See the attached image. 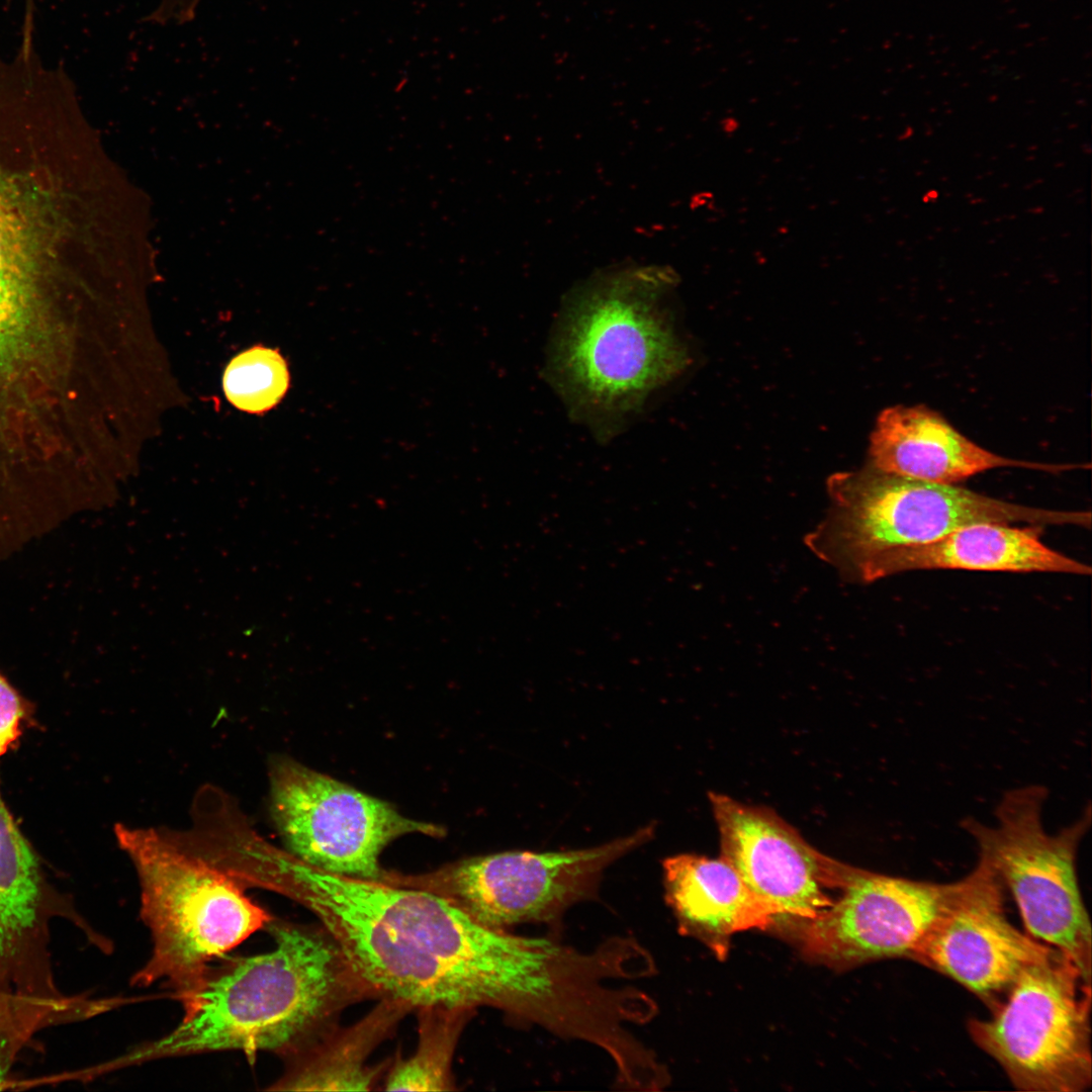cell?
<instances>
[{"mask_svg": "<svg viewBox=\"0 0 1092 1092\" xmlns=\"http://www.w3.org/2000/svg\"><path fill=\"white\" fill-rule=\"evenodd\" d=\"M266 885L315 915L371 998L413 1009L497 1008L508 929L430 891L330 873L288 851L276 856Z\"/></svg>", "mask_w": 1092, "mask_h": 1092, "instance_id": "1", "label": "cell"}, {"mask_svg": "<svg viewBox=\"0 0 1092 1092\" xmlns=\"http://www.w3.org/2000/svg\"><path fill=\"white\" fill-rule=\"evenodd\" d=\"M266 928L272 950L210 969L181 999L184 1015L175 1028L106 1068L223 1051L290 1057L331 1028L343 1008L371 998L323 927L273 918Z\"/></svg>", "mask_w": 1092, "mask_h": 1092, "instance_id": "2", "label": "cell"}, {"mask_svg": "<svg viewBox=\"0 0 1092 1092\" xmlns=\"http://www.w3.org/2000/svg\"><path fill=\"white\" fill-rule=\"evenodd\" d=\"M672 285L660 267L620 265L564 301L549 370L574 416L599 434L614 432L689 362L668 314Z\"/></svg>", "mask_w": 1092, "mask_h": 1092, "instance_id": "3", "label": "cell"}, {"mask_svg": "<svg viewBox=\"0 0 1092 1092\" xmlns=\"http://www.w3.org/2000/svg\"><path fill=\"white\" fill-rule=\"evenodd\" d=\"M116 836L136 871L153 941L131 985L163 982L181 1000L201 985L210 963L273 919L240 881L170 835L119 825Z\"/></svg>", "mask_w": 1092, "mask_h": 1092, "instance_id": "4", "label": "cell"}, {"mask_svg": "<svg viewBox=\"0 0 1092 1092\" xmlns=\"http://www.w3.org/2000/svg\"><path fill=\"white\" fill-rule=\"evenodd\" d=\"M828 490L832 505L805 543L852 580L866 563L886 551L927 544L971 524L1091 525L1090 512L1026 507L872 466L833 475Z\"/></svg>", "mask_w": 1092, "mask_h": 1092, "instance_id": "5", "label": "cell"}, {"mask_svg": "<svg viewBox=\"0 0 1092 1092\" xmlns=\"http://www.w3.org/2000/svg\"><path fill=\"white\" fill-rule=\"evenodd\" d=\"M1048 793L1041 785L1010 789L995 807L994 825L968 817L961 826L1012 895L1026 933L1060 951L1091 982V923L1077 872L1091 807L1050 833L1042 818Z\"/></svg>", "mask_w": 1092, "mask_h": 1092, "instance_id": "6", "label": "cell"}, {"mask_svg": "<svg viewBox=\"0 0 1092 1092\" xmlns=\"http://www.w3.org/2000/svg\"><path fill=\"white\" fill-rule=\"evenodd\" d=\"M1091 982L1052 948L1027 966L988 1019H971L974 1042L1029 1092H1083L1092 1083Z\"/></svg>", "mask_w": 1092, "mask_h": 1092, "instance_id": "7", "label": "cell"}, {"mask_svg": "<svg viewBox=\"0 0 1092 1092\" xmlns=\"http://www.w3.org/2000/svg\"><path fill=\"white\" fill-rule=\"evenodd\" d=\"M653 833L649 824L588 848L509 850L467 857L426 874L386 872L383 881L435 893L492 928L554 924L570 907L596 898L605 870Z\"/></svg>", "mask_w": 1092, "mask_h": 1092, "instance_id": "8", "label": "cell"}, {"mask_svg": "<svg viewBox=\"0 0 1092 1092\" xmlns=\"http://www.w3.org/2000/svg\"><path fill=\"white\" fill-rule=\"evenodd\" d=\"M269 780L272 818L287 850L330 873L381 881L379 856L389 842L443 833L289 757L271 761Z\"/></svg>", "mask_w": 1092, "mask_h": 1092, "instance_id": "9", "label": "cell"}, {"mask_svg": "<svg viewBox=\"0 0 1092 1092\" xmlns=\"http://www.w3.org/2000/svg\"><path fill=\"white\" fill-rule=\"evenodd\" d=\"M958 887L959 881L935 883L852 867L831 906L810 919L776 924L808 960L835 970L908 959Z\"/></svg>", "mask_w": 1092, "mask_h": 1092, "instance_id": "10", "label": "cell"}, {"mask_svg": "<svg viewBox=\"0 0 1092 1092\" xmlns=\"http://www.w3.org/2000/svg\"><path fill=\"white\" fill-rule=\"evenodd\" d=\"M1004 888L982 858L908 959L958 982L992 1010L1021 972L1053 947L1018 930Z\"/></svg>", "mask_w": 1092, "mask_h": 1092, "instance_id": "11", "label": "cell"}, {"mask_svg": "<svg viewBox=\"0 0 1092 1092\" xmlns=\"http://www.w3.org/2000/svg\"><path fill=\"white\" fill-rule=\"evenodd\" d=\"M710 801L720 833V857L771 910L775 923L810 919L831 906L834 900L827 891L843 888L851 866L820 853L769 809L715 793Z\"/></svg>", "mask_w": 1092, "mask_h": 1092, "instance_id": "12", "label": "cell"}, {"mask_svg": "<svg viewBox=\"0 0 1092 1092\" xmlns=\"http://www.w3.org/2000/svg\"><path fill=\"white\" fill-rule=\"evenodd\" d=\"M872 467L884 473L953 484L1002 467L1060 472L1075 465H1053L1007 458L973 442L925 405H894L878 417L870 438Z\"/></svg>", "mask_w": 1092, "mask_h": 1092, "instance_id": "13", "label": "cell"}, {"mask_svg": "<svg viewBox=\"0 0 1092 1092\" xmlns=\"http://www.w3.org/2000/svg\"><path fill=\"white\" fill-rule=\"evenodd\" d=\"M1040 533L1035 525L971 524L927 544L886 551L866 563L854 580L872 582L918 569L1091 573L1089 565L1044 545Z\"/></svg>", "mask_w": 1092, "mask_h": 1092, "instance_id": "14", "label": "cell"}, {"mask_svg": "<svg viewBox=\"0 0 1092 1092\" xmlns=\"http://www.w3.org/2000/svg\"><path fill=\"white\" fill-rule=\"evenodd\" d=\"M74 918L53 897L38 860L0 798V983L20 980L50 959L51 924Z\"/></svg>", "mask_w": 1092, "mask_h": 1092, "instance_id": "15", "label": "cell"}, {"mask_svg": "<svg viewBox=\"0 0 1092 1092\" xmlns=\"http://www.w3.org/2000/svg\"><path fill=\"white\" fill-rule=\"evenodd\" d=\"M665 901L680 933L695 937L719 959L730 937L753 928L772 927L775 916L722 857L682 853L662 862Z\"/></svg>", "mask_w": 1092, "mask_h": 1092, "instance_id": "16", "label": "cell"}, {"mask_svg": "<svg viewBox=\"0 0 1092 1092\" xmlns=\"http://www.w3.org/2000/svg\"><path fill=\"white\" fill-rule=\"evenodd\" d=\"M412 1009L401 1002L381 999L354 1025L332 1026L290 1056V1066L269 1090H370L380 1069L368 1066V1057Z\"/></svg>", "mask_w": 1092, "mask_h": 1092, "instance_id": "17", "label": "cell"}, {"mask_svg": "<svg viewBox=\"0 0 1092 1092\" xmlns=\"http://www.w3.org/2000/svg\"><path fill=\"white\" fill-rule=\"evenodd\" d=\"M10 186L0 176V314L40 298L59 277V266L41 259L34 221Z\"/></svg>", "mask_w": 1092, "mask_h": 1092, "instance_id": "18", "label": "cell"}, {"mask_svg": "<svg viewBox=\"0 0 1092 1092\" xmlns=\"http://www.w3.org/2000/svg\"><path fill=\"white\" fill-rule=\"evenodd\" d=\"M475 1010L441 1005L418 1008L419 1041L415 1053L390 1070L387 1091L455 1089L452 1063L459 1037Z\"/></svg>", "mask_w": 1092, "mask_h": 1092, "instance_id": "19", "label": "cell"}, {"mask_svg": "<svg viewBox=\"0 0 1092 1092\" xmlns=\"http://www.w3.org/2000/svg\"><path fill=\"white\" fill-rule=\"evenodd\" d=\"M114 1006V999L34 997L0 989V1089L8 1086V1076L19 1054L38 1032L87 1019Z\"/></svg>", "mask_w": 1092, "mask_h": 1092, "instance_id": "20", "label": "cell"}, {"mask_svg": "<svg viewBox=\"0 0 1092 1092\" xmlns=\"http://www.w3.org/2000/svg\"><path fill=\"white\" fill-rule=\"evenodd\" d=\"M289 371L278 351L262 346L237 355L223 374L228 400L247 413H264L275 406L289 387Z\"/></svg>", "mask_w": 1092, "mask_h": 1092, "instance_id": "21", "label": "cell"}, {"mask_svg": "<svg viewBox=\"0 0 1092 1092\" xmlns=\"http://www.w3.org/2000/svg\"><path fill=\"white\" fill-rule=\"evenodd\" d=\"M22 715L19 695L0 673V756L17 738Z\"/></svg>", "mask_w": 1092, "mask_h": 1092, "instance_id": "22", "label": "cell"}, {"mask_svg": "<svg viewBox=\"0 0 1092 1092\" xmlns=\"http://www.w3.org/2000/svg\"><path fill=\"white\" fill-rule=\"evenodd\" d=\"M200 0H160L151 18L158 22L182 23L191 19Z\"/></svg>", "mask_w": 1092, "mask_h": 1092, "instance_id": "23", "label": "cell"}, {"mask_svg": "<svg viewBox=\"0 0 1092 1092\" xmlns=\"http://www.w3.org/2000/svg\"><path fill=\"white\" fill-rule=\"evenodd\" d=\"M34 0H24L22 38L19 48L29 51L34 47Z\"/></svg>", "mask_w": 1092, "mask_h": 1092, "instance_id": "24", "label": "cell"}]
</instances>
